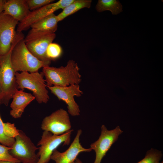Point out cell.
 <instances>
[{
  "instance_id": "e0dca14e",
  "label": "cell",
  "mask_w": 163,
  "mask_h": 163,
  "mask_svg": "<svg viewBox=\"0 0 163 163\" xmlns=\"http://www.w3.org/2000/svg\"><path fill=\"white\" fill-rule=\"evenodd\" d=\"M91 0H74L62 9V11L56 15L58 22L61 21L68 16L84 8H89L91 5Z\"/></svg>"
},
{
  "instance_id": "7402d4cb",
  "label": "cell",
  "mask_w": 163,
  "mask_h": 163,
  "mask_svg": "<svg viewBox=\"0 0 163 163\" xmlns=\"http://www.w3.org/2000/svg\"><path fill=\"white\" fill-rule=\"evenodd\" d=\"M5 135L8 137L15 139L19 133V130L17 129L14 123L9 122L3 123Z\"/></svg>"
},
{
  "instance_id": "9c48e42d",
  "label": "cell",
  "mask_w": 163,
  "mask_h": 163,
  "mask_svg": "<svg viewBox=\"0 0 163 163\" xmlns=\"http://www.w3.org/2000/svg\"><path fill=\"white\" fill-rule=\"evenodd\" d=\"M74 0H60L57 2L51 3L36 10L30 11L27 15L18 25L17 32H21L27 30L31 25L43 18L56 11L64 9L72 2Z\"/></svg>"
},
{
  "instance_id": "cb8c5ba5",
  "label": "cell",
  "mask_w": 163,
  "mask_h": 163,
  "mask_svg": "<svg viewBox=\"0 0 163 163\" xmlns=\"http://www.w3.org/2000/svg\"><path fill=\"white\" fill-rule=\"evenodd\" d=\"M54 0H27L29 8L32 11L52 3Z\"/></svg>"
},
{
  "instance_id": "5bb4252c",
  "label": "cell",
  "mask_w": 163,
  "mask_h": 163,
  "mask_svg": "<svg viewBox=\"0 0 163 163\" xmlns=\"http://www.w3.org/2000/svg\"><path fill=\"white\" fill-rule=\"evenodd\" d=\"M10 104V115L14 118L21 117L27 106L35 99L31 94L17 90L14 94Z\"/></svg>"
},
{
  "instance_id": "603a6c76",
  "label": "cell",
  "mask_w": 163,
  "mask_h": 163,
  "mask_svg": "<svg viewBox=\"0 0 163 163\" xmlns=\"http://www.w3.org/2000/svg\"><path fill=\"white\" fill-rule=\"evenodd\" d=\"M1 104H0V106ZM3 123L0 114V143L4 145L11 147L14 142L15 139L9 138L5 135Z\"/></svg>"
},
{
  "instance_id": "484cf974",
  "label": "cell",
  "mask_w": 163,
  "mask_h": 163,
  "mask_svg": "<svg viewBox=\"0 0 163 163\" xmlns=\"http://www.w3.org/2000/svg\"><path fill=\"white\" fill-rule=\"evenodd\" d=\"M2 93V88L1 82L0 78V104H1V97Z\"/></svg>"
},
{
  "instance_id": "7a4b0ae2",
  "label": "cell",
  "mask_w": 163,
  "mask_h": 163,
  "mask_svg": "<svg viewBox=\"0 0 163 163\" xmlns=\"http://www.w3.org/2000/svg\"><path fill=\"white\" fill-rule=\"evenodd\" d=\"M21 33L17 34L15 39L9 51L5 55L0 56V78L2 93L1 103L7 106L16 91L18 90L16 82L15 72L12 65L11 55L12 50L17 43L23 38Z\"/></svg>"
},
{
  "instance_id": "4fadbf2b",
  "label": "cell",
  "mask_w": 163,
  "mask_h": 163,
  "mask_svg": "<svg viewBox=\"0 0 163 163\" xmlns=\"http://www.w3.org/2000/svg\"><path fill=\"white\" fill-rule=\"evenodd\" d=\"M82 133L81 129L78 131L73 142L65 152H61L56 149L51 156V159L56 163H72L80 153L91 152L92 150L91 148H84L80 142L79 138Z\"/></svg>"
},
{
  "instance_id": "ffe728a7",
  "label": "cell",
  "mask_w": 163,
  "mask_h": 163,
  "mask_svg": "<svg viewBox=\"0 0 163 163\" xmlns=\"http://www.w3.org/2000/svg\"><path fill=\"white\" fill-rule=\"evenodd\" d=\"M62 53L61 46L58 44L52 43L48 46L46 52L47 57L51 61L59 58Z\"/></svg>"
},
{
  "instance_id": "f1b7e54d",
  "label": "cell",
  "mask_w": 163,
  "mask_h": 163,
  "mask_svg": "<svg viewBox=\"0 0 163 163\" xmlns=\"http://www.w3.org/2000/svg\"><path fill=\"white\" fill-rule=\"evenodd\" d=\"M5 1V0H0V3L4 2Z\"/></svg>"
},
{
  "instance_id": "30bf717a",
  "label": "cell",
  "mask_w": 163,
  "mask_h": 163,
  "mask_svg": "<svg viewBox=\"0 0 163 163\" xmlns=\"http://www.w3.org/2000/svg\"><path fill=\"white\" fill-rule=\"evenodd\" d=\"M46 87L59 100L62 101L66 103L67 105L68 113L70 115L75 116L80 115L79 106L74 98L75 96L79 97L83 94L79 85H72L65 87L46 85Z\"/></svg>"
},
{
  "instance_id": "3957f363",
  "label": "cell",
  "mask_w": 163,
  "mask_h": 163,
  "mask_svg": "<svg viewBox=\"0 0 163 163\" xmlns=\"http://www.w3.org/2000/svg\"><path fill=\"white\" fill-rule=\"evenodd\" d=\"M15 75L18 89L24 91L25 88L31 91L39 104L48 102L50 97L42 72H17Z\"/></svg>"
},
{
  "instance_id": "ba28073f",
  "label": "cell",
  "mask_w": 163,
  "mask_h": 163,
  "mask_svg": "<svg viewBox=\"0 0 163 163\" xmlns=\"http://www.w3.org/2000/svg\"><path fill=\"white\" fill-rule=\"evenodd\" d=\"M101 129V133L98 139L90 145V148L95 153L94 163H101L103 158L112 145L123 132L118 126L113 129L109 130L104 125H103Z\"/></svg>"
},
{
  "instance_id": "8992f818",
  "label": "cell",
  "mask_w": 163,
  "mask_h": 163,
  "mask_svg": "<svg viewBox=\"0 0 163 163\" xmlns=\"http://www.w3.org/2000/svg\"><path fill=\"white\" fill-rule=\"evenodd\" d=\"M73 131V129H70L60 135L44 131L40 140L37 144V145L40 147L37 154L39 158L37 163H48L51 159L53 151L59 145L62 143L63 145H68Z\"/></svg>"
},
{
  "instance_id": "5b68a950",
  "label": "cell",
  "mask_w": 163,
  "mask_h": 163,
  "mask_svg": "<svg viewBox=\"0 0 163 163\" xmlns=\"http://www.w3.org/2000/svg\"><path fill=\"white\" fill-rule=\"evenodd\" d=\"M56 37L55 33L31 29L24 40L29 51L39 60L50 66L51 60L46 56V50Z\"/></svg>"
},
{
  "instance_id": "8fae6325",
  "label": "cell",
  "mask_w": 163,
  "mask_h": 163,
  "mask_svg": "<svg viewBox=\"0 0 163 163\" xmlns=\"http://www.w3.org/2000/svg\"><path fill=\"white\" fill-rule=\"evenodd\" d=\"M71 128L69 114L62 108L59 109L45 117L41 125L42 130L56 135L64 133L70 130Z\"/></svg>"
},
{
  "instance_id": "d4e9b609",
  "label": "cell",
  "mask_w": 163,
  "mask_h": 163,
  "mask_svg": "<svg viewBox=\"0 0 163 163\" xmlns=\"http://www.w3.org/2000/svg\"><path fill=\"white\" fill-rule=\"evenodd\" d=\"M5 1V0L4 2L0 3V13L3 11L4 5Z\"/></svg>"
},
{
  "instance_id": "4316f807",
  "label": "cell",
  "mask_w": 163,
  "mask_h": 163,
  "mask_svg": "<svg viewBox=\"0 0 163 163\" xmlns=\"http://www.w3.org/2000/svg\"><path fill=\"white\" fill-rule=\"evenodd\" d=\"M0 163H20L8 161H0Z\"/></svg>"
},
{
  "instance_id": "7c38bea8",
  "label": "cell",
  "mask_w": 163,
  "mask_h": 163,
  "mask_svg": "<svg viewBox=\"0 0 163 163\" xmlns=\"http://www.w3.org/2000/svg\"><path fill=\"white\" fill-rule=\"evenodd\" d=\"M19 22L11 16L0 13V56L7 53L15 39Z\"/></svg>"
},
{
  "instance_id": "83f0119b",
  "label": "cell",
  "mask_w": 163,
  "mask_h": 163,
  "mask_svg": "<svg viewBox=\"0 0 163 163\" xmlns=\"http://www.w3.org/2000/svg\"><path fill=\"white\" fill-rule=\"evenodd\" d=\"M72 163H83L78 158H77Z\"/></svg>"
},
{
  "instance_id": "52a82bcc",
  "label": "cell",
  "mask_w": 163,
  "mask_h": 163,
  "mask_svg": "<svg viewBox=\"0 0 163 163\" xmlns=\"http://www.w3.org/2000/svg\"><path fill=\"white\" fill-rule=\"evenodd\" d=\"M15 142L9 151L11 154L20 162L37 163L39 158L36 153V147L30 138L22 130L15 138Z\"/></svg>"
},
{
  "instance_id": "6da1fadb",
  "label": "cell",
  "mask_w": 163,
  "mask_h": 163,
  "mask_svg": "<svg viewBox=\"0 0 163 163\" xmlns=\"http://www.w3.org/2000/svg\"><path fill=\"white\" fill-rule=\"evenodd\" d=\"M77 64L70 60L65 66L58 68L46 66L43 67L42 72L48 86L65 87L79 84L81 81V75Z\"/></svg>"
},
{
  "instance_id": "f546056e",
  "label": "cell",
  "mask_w": 163,
  "mask_h": 163,
  "mask_svg": "<svg viewBox=\"0 0 163 163\" xmlns=\"http://www.w3.org/2000/svg\"><path fill=\"white\" fill-rule=\"evenodd\" d=\"M160 163H163V161H162V162H160Z\"/></svg>"
},
{
  "instance_id": "277c9868",
  "label": "cell",
  "mask_w": 163,
  "mask_h": 163,
  "mask_svg": "<svg viewBox=\"0 0 163 163\" xmlns=\"http://www.w3.org/2000/svg\"><path fill=\"white\" fill-rule=\"evenodd\" d=\"M24 38L19 41L14 46L11 55V61L15 72H34L47 65L34 56L28 50Z\"/></svg>"
},
{
  "instance_id": "d6986e66",
  "label": "cell",
  "mask_w": 163,
  "mask_h": 163,
  "mask_svg": "<svg viewBox=\"0 0 163 163\" xmlns=\"http://www.w3.org/2000/svg\"><path fill=\"white\" fill-rule=\"evenodd\" d=\"M162 156L161 151L151 149L147 151L145 157L137 163H160Z\"/></svg>"
},
{
  "instance_id": "ac0fdd59",
  "label": "cell",
  "mask_w": 163,
  "mask_h": 163,
  "mask_svg": "<svg viewBox=\"0 0 163 163\" xmlns=\"http://www.w3.org/2000/svg\"><path fill=\"white\" fill-rule=\"evenodd\" d=\"M95 8L98 12L109 11L113 15H117L123 11L122 5L117 0H98Z\"/></svg>"
},
{
  "instance_id": "2e32d148",
  "label": "cell",
  "mask_w": 163,
  "mask_h": 163,
  "mask_svg": "<svg viewBox=\"0 0 163 163\" xmlns=\"http://www.w3.org/2000/svg\"><path fill=\"white\" fill-rule=\"evenodd\" d=\"M58 22L56 15L53 13L34 23L30 27L38 30L55 33L57 29Z\"/></svg>"
},
{
  "instance_id": "44dd1931",
  "label": "cell",
  "mask_w": 163,
  "mask_h": 163,
  "mask_svg": "<svg viewBox=\"0 0 163 163\" xmlns=\"http://www.w3.org/2000/svg\"><path fill=\"white\" fill-rule=\"evenodd\" d=\"M11 147L0 144V161H8L20 163L10 153Z\"/></svg>"
},
{
  "instance_id": "9a60e30c",
  "label": "cell",
  "mask_w": 163,
  "mask_h": 163,
  "mask_svg": "<svg viewBox=\"0 0 163 163\" xmlns=\"http://www.w3.org/2000/svg\"><path fill=\"white\" fill-rule=\"evenodd\" d=\"M27 0H8L4 4L3 12L11 16L19 22L23 20L30 12Z\"/></svg>"
}]
</instances>
